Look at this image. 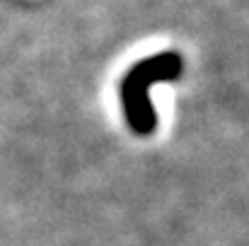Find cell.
Segmentation results:
<instances>
[{"instance_id": "6da1fadb", "label": "cell", "mask_w": 249, "mask_h": 246, "mask_svg": "<svg viewBox=\"0 0 249 246\" xmlns=\"http://www.w3.org/2000/svg\"><path fill=\"white\" fill-rule=\"evenodd\" d=\"M184 61L174 51H162L150 58L138 61L121 80V106L128 128L138 135H150L158 123L155 106L150 104V87L155 82L177 80L181 75Z\"/></svg>"}]
</instances>
